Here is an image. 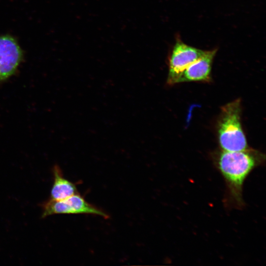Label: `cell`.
I'll return each instance as SVG.
<instances>
[{"label": "cell", "mask_w": 266, "mask_h": 266, "mask_svg": "<svg viewBox=\"0 0 266 266\" xmlns=\"http://www.w3.org/2000/svg\"><path fill=\"white\" fill-rule=\"evenodd\" d=\"M213 161L225 183V206L242 209L245 205L243 198L244 182L256 167L264 163L265 156L250 148L236 151L221 150L213 155Z\"/></svg>", "instance_id": "6da1fadb"}, {"label": "cell", "mask_w": 266, "mask_h": 266, "mask_svg": "<svg viewBox=\"0 0 266 266\" xmlns=\"http://www.w3.org/2000/svg\"><path fill=\"white\" fill-rule=\"evenodd\" d=\"M241 100L239 99L222 107L217 128L221 150L236 151L249 148L241 126Z\"/></svg>", "instance_id": "7a4b0ae2"}, {"label": "cell", "mask_w": 266, "mask_h": 266, "mask_svg": "<svg viewBox=\"0 0 266 266\" xmlns=\"http://www.w3.org/2000/svg\"><path fill=\"white\" fill-rule=\"evenodd\" d=\"M42 218L59 214H87L99 216L105 219L109 218L106 213L87 202L79 193L62 200L50 199L42 204Z\"/></svg>", "instance_id": "3957f363"}, {"label": "cell", "mask_w": 266, "mask_h": 266, "mask_svg": "<svg viewBox=\"0 0 266 266\" xmlns=\"http://www.w3.org/2000/svg\"><path fill=\"white\" fill-rule=\"evenodd\" d=\"M205 52L206 51L188 45L178 38L172 49L169 59L167 84L174 85V81L179 74Z\"/></svg>", "instance_id": "277c9868"}, {"label": "cell", "mask_w": 266, "mask_h": 266, "mask_svg": "<svg viewBox=\"0 0 266 266\" xmlns=\"http://www.w3.org/2000/svg\"><path fill=\"white\" fill-rule=\"evenodd\" d=\"M22 58L17 41L9 35L0 36V81L11 76L17 69Z\"/></svg>", "instance_id": "5b68a950"}, {"label": "cell", "mask_w": 266, "mask_h": 266, "mask_svg": "<svg viewBox=\"0 0 266 266\" xmlns=\"http://www.w3.org/2000/svg\"><path fill=\"white\" fill-rule=\"evenodd\" d=\"M217 49L206 51L205 54L187 66L177 77L174 84L192 81L209 82L213 59Z\"/></svg>", "instance_id": "8992f818"}, {"label": "cell", "mask_w": 266, "mask_h": 266, "mask_svg": "<svg viewBox=\"0 0 266 266\" xmlns=\"http://www.w3.org/2000/svg\"><path fill=\"white\" fill-rule=\"evenodd\" d=\"M54 182L50 192V200H59L79 193L75 184L65 178L58 166L53 170Z\"/></svg>", "instance_id": "52a82bcc"}]
</instances>
